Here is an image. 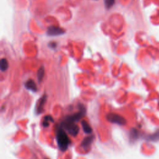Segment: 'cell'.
<instances>
[{"label": "cell", "instance_id": "9c48e42d", "mask_svg": "<svg viewBox=\"0 0 159 159\" xmlns=\"http://www.w3.org/2000/svg\"><path fill=\"white\" fill-rule=\"evenodd\" d=\"M49 122H54V119L52 116H46L44 117V121H43L42 124L44 127H47L49 126Z\"/></svg>", "mask_w": 159, "mask_h": 159}, {"label": "cell", "instance_id": "30bf717a", "mask_svg": "<svg viewBox=\"0 0 159 159\" xmlns=\"http://www.w3.org/2000/svg\"><path fill=\"white\" fill-rule=\"evenodd\" d=\"M8 62L6 59H2L1 60V70L2 71H6L8 68Z\"/></svg>", "mask_w": 159, "mask_h": 159}, {"label": "cell", "instance_id": "8fae6325", "mask_svg": "<svg viewBox=\"0 0 159 159\" xmlns=\"http://www.w3.org/2000/svg\"><path fill=\"white\" fill-rule=\"evenodd\" d=\"M44 74H45V71H44V67H40L38 71V81L39 82H40L43 78L44 77Z\"/></svg>", "mask_w": 159, "mask_h": 159}, {"label": "cell", "instance_id": "8992f818", "mask_svg": "<svg viewBox=\"0 0 159 159\" xmlns=\"http://www.w3.org/2000/svg\"><path fill=\"white\" fill-rule=\"evenodd\" d=\"M94 140V136L93 135H91V136H88L87 137H86L85 138L82 144H81V146L84 148L85 149H88L90 147L91 144H92L93 141Z\"/></svg>", "mask_w": 159, "mask_h": 159}, {"label": "cell", "instance_id": "5b68a950", "mask_svg": "<svg viewBox=\"0 0 159 159\" xmlns=\"http://www.w3.org/2000/svg\"><path fill=\"white\" fill-rule=\"evenodd\" d=\"M47 101V95H44L41 98L39 99L38 105H37V107H36V112L38 114H40L44 111V107L45 105V103Z\"/></svg>", "mask_w": 159, "mask_h": 159}, {"label": "cell", "instance_id": "6da1fadb", "mask_svg": "<svg viewBox=\"0 0 159 159\" xmlns=\"http://www.w3.org/2000/svg\"><path fill=\"white\" fill-rule=\"evenodd\" d=\"M56 139L58 146L60 150L63 152L67 150L70 145V141L66 132L64 131L62 127H60L57 129Z\"/></svg>", "mask_w": 159, "mask_h": 159}, {"label": "cell", "instance_id": "3957f363", "mask_svg": "<svg viewBox=\"0 0 159 159\" xmlns=\"http://www.w3.org/2000/svg\"><path fill=\"white\" fill-rule=\"evenodd\" d=\"M106 118L110 122L119 125H124L126 122L123 117L116 113H109L107 115Z\"/></svg>", "mask_w": 159, "mask_h": 159}, {"label": "cell", "instance_id": "277c9868", "mask_svg": "<svg viewBox=\"0 0 159 159\" xmlns=\"http://www.w3.org/2000/svg\"><path fill=\"white\" fill-rule=\"evenodd\" d=\"M47 34L50 36H55L62 35L65 33V31L61 27H57V26H50L48 28Z\"/></svg>", "mask_w": 159, "mask_h": 159}, {"label": "cell", "instance_id": "5bb4252c", "mask_svg": "<svg viewBox=\"0 0 159 159\" xmlns=\"http://www.w3.org/2000/svg\"><path fill=\"white\" fill-rule=\"evenodd\" d=\"M46 159H48V158H46Z\"/></svg>", "mask_w": 159, "mask_h": 159}, {"label": "cell", "instance_id": "7c38bea8", "mask_svg": "<svg viewBox=\"0 0 159 159\" xmlns=\"http://www.w3.org/2000/svg\"><path fill=\"white\" fill-rule=\"evenodd\" d=\"M114 3H115V0H105V6L107 9L111 8Z\"/></svg>", "mask_w": 159, "mask_h": 159}, {"label": "cell", "instance_id": "7a4b0ae2", "mask_svg": "<svg viewBox=\"0 0 159 159\" xmlns=\"http://www.w3.org/2000/svg\"><path fill=\"white\" fill-rule=\"evenodd\" d=\"M62 126L68 132L73 136H77L79 132V127L76 124V122L71 121L65 119V121L62 122Z\"/></svg>", "mask_w": 159, "mask_h": 159}, {"label": "cell", "instance_id": "52a82bcc", "mask_svg": "<svg viewBox=\"0 0 159 159\" xmlns=\"http://www.w3.org/2000/svg\"><path fill=\"white\" fill-rule=\"evenodd\" d=\"M25 86H26V88L27 90L32 91L33 92H36L38 90L37 85H36L35 83L34 82V81L33 80H31V79L29 80H27L26 82Z\"/></svg>", "mask_w": 159, "mask_h": 159}, {"label": "cell", "instance_id": "ba28073f", "mask_svg": "<svg viewBox=\"0 0 159 159\" xmlns=\"http://www.w3.org/2000/svg\"><path fill=\"white\" fill-rule=\"evenodd\" d=\"M82 126L83 131L86 134H91L92 132L93 129L90 126V124L88 123V122L86 121H82Z\"/></svg>", "mask_w": 159, "mask_h": 159}, {"label": "cell", "instance_id": "4fadbf2b", "mask_svg": "<svg viewBox=\"0 0 159 159\" xmlns=\"http://www.w3.org/2000/svg\"><path fill=\"white\" fill-rule=\"evenodd\" d=\"M50 47H52L53 48H55L56 47V43H55V42L50 43Z\"/></svg>", "mask_w": 159, "mask_h": 159}]
</instances>
